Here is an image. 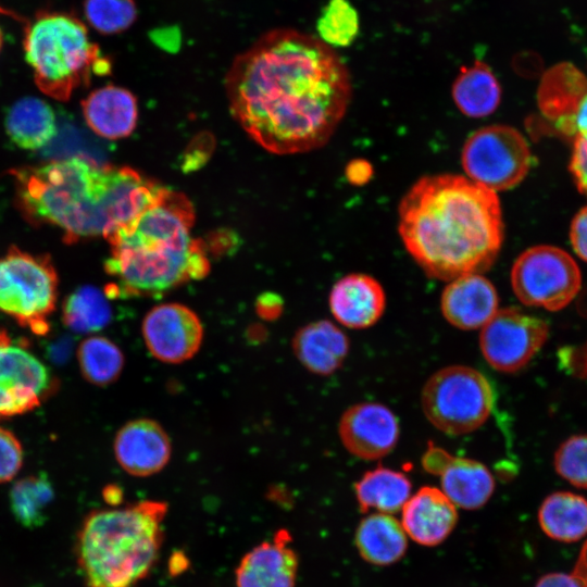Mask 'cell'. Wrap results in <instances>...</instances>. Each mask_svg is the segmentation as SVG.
Instances as JSON below:
<instances>
[{
  "label": "cell",
  "instance_id": "cell-41",
  "mask_svg": "<svg viewBox=\"0 0 587 587\" xmlns=\"http://www.w3.org/2000/svg\"><path fill=\"white\" fill-rule=\"evenodd\" d=\"M0 14L5 15V16H10V17H12L13 20H15L17 22L24 23L23 21H25V18L22 15L17 14L14 11L8 10L7 8H3L1 5H0Z\"/></svg>",
  "mask_w": 587,
  "mask_h": 587
},
{
  "label": "cell",
  "instance_id": "cell-9",
  "mask_svg": "<svg viewBox=\"0 0 587 587\" xmlns=\"http://www.w3.org/2000/svg\"><path fill=\"white\" fill-rule=\"evenodd\" d=\"M533 162L525 137L508 125H489L465 140L462 167L470 179L497 192L517 186Z\"/></svg>",
  "mask_w": 587,
  "mask_h": 587
},
{
  "label": "cell",
  "instance_id": "cell-42",
  "mask_svg": "<svg viewBox=\"0 0 587 587\" xmlns=\"http://www.w3.org/2000/svg\"><path fill=\"white\" fill-rule=\"evenodd\" d=\"M2 45H3V34H2V30L0 28V51H1Z\"/></svg>",
  "mask_w": 587,
  "mask_h": 587
},
{
  "label": "cell",
  "instance_id": "cell-5",
  "mask_svg": "<svg viewBox=\"0 0 587 587\" xmlns=\"http://www.w3.org/2000/svg\"><path fill=\"white\" fill-rule=\"evenodd\" d=\"M164 501L96 509L77 533L75 554L86 587H137L154 567L167 514Z\"/></svg>",
  "mask_w": 587,
  "mask_h": 587
},
{
  "label": "cell",
  "instance_id": "cell-20",
  "mask_svg": "<svg viewBox=\"0 0 587 587\" xmlns=\"http://www.w3.org/2000/svg\"><path fill=\"white\" fill-rule=\"evenodd\" d=\"M587 95V77L574 64L562 62L549 67L537 89L541 114L565 135L574 136L573 116Z\"/></svg>",
  "mask_w": 587,
  "mask_h": 587
},
{
  "label": "cell",
  "instance_id": "cell-36",
  "mask_svg": "<svg viewBox=\"0 0 587 587\" xmlns=\"http://www.w3.org/2000/svg\"><path fill=\"white\" fill-rule=\"evenodd\" d=\"M535 587H587V542L573 572L547 574Z\"/></svg>",
  "mask_w": 587,
  "mask_h": 587
},
{
  "label": "cell",
  "instance_id": "cell-21",
  "mask_svg": "<svg viewBox=\"0 0 587 587\" xmlns=\"http://www.w3.org/2000/svg\"><path fill=\"white\" fill-rule=\"evenodd\" d=\"M401 511V524L407 536L427 547L441 544L458 521L457 507L436 487L419 489Z\"/></svg>",
  "mask_w": 587,
  "mask_h": 587
},
{
  "label": "cell",
  "instance_id": "cell-32",
  "mask_svg": "<svg viewBox=\"0 0 587 587\" xmlns=\"http://www.w3.org/2000/svg\"><path fill=\"white\" fill-rule=\"evenodd\" d=\"M316 29L327 46L348 47L359 35V14L348 0H329L317 18Z\"/></svg>",
  "mask_w": 587,
  "mask_h": 587
},
{
  "label": "cell",
  "instance_id": "cell-17",
  "mask_svg": "<svg viewBox=\"0 0 587 587\" xmlns=\"http://www.w3.org/2000/svg\"><path fill=\"white\" fill-rule=\"evenodd\" d=\"M426 472L438 475L441 491L455 507L464 510L482 508L495 490V479L483 463L457 458L440 447L428 455Z\"/></svg>",
  "mask_w": 587,
  "mask_h": 587
},
{
  "label": "cell",
  "instance_id": "cell-10",
  "mask_svg": "<svg viewBox=\"0 0 587 587\" xmlns=\"http://www.w3.org/2000/svg\"><path fill=\"white\" fill-rule=\"evenodd\" d=\"M511 285L525 305L559 311L578 294L582 275L577 263L566 251L540 245L517 257L511 270Z\"/></svg>",
  "mask_w": 587,
  "mask_h": 587
},
{
  "label": "cell",
  "instance_id": "cell-37",
  "mask_svg": "<svg viewBox=\"0 0 587 587\" xmlns=\"http://www.w3.org/2000/svg\"><path fill=\"white\" fill-rule=\"evenodd\" d=\"M570 171L579 191L587 196V138L574 137Z\"/></svg>",
  "mask_w": 587,
  "mask_h": 587
},
{
  "label": "cell",
  "instance_id": "cell-4",
  "mask_svg": "<svg viewBox=\"0 0 587 587\" xmlns=\"http://www.w3.org/2000/svg\"><path fill=\"white\" fill-rule=\"evenodd\" d=\"M193 222L191 202L163 187L137 218L108 239L110 291L155 296L205 276L209 260L202 241L192 238Z\"/></svg>",
  "mask_w": 587,
  "mask_h": 587
},
{
  "label": "cell",
  "instance_id": "cell-26",
  "mask_svg": "<svg viewBox=\"0 0 587 587\" xmlns=\"http://www.w3.org/2000/svg\"><path fill=\"white\" fill-rule=\"evenodd\" d=\"M4 125L11 141L27 150L43 147L57 134L52 108L46 101L35 97L16 101L10 108Z\"/></svg>",
  "mask_w": 587,
  "mask_h": 587
},
{
  "label": "cell",
  "instance_id": "cell-23",
  "mask_svg": "<svg viewBox=\"0 0 587 587\" xmlns=\"http://www.w3.org/2000/svg\"><path fill=\"white\" fill-rule=\"evenodd\" d=\"M349 346L346 334L326 320L301 327L292 339V350L298 361L317 375H329L337 371L349 352Z\"/></svg>",
  "mask_w": 587,
  "mask_h": 587
},
{
  "label": "cell",
  "instance_id": "cell-30",
  "mask_svg": "<svg viewBox=\"0 0 587 587\" xmlns=\"http://www.w3.org/2000/svg\"><path fill=\"white\" fill-rule=\"evenodd\" d=\"M112 317L109 301L101 290L83 286L66 297L62 307L63 323L73 332L93 335Z\"/></svg>",
  "mask_w": 587,
  "mask_h": 587
},
{
  "label": "cell",
  "instance_id": "cell-1",
  "mask_svg": "<svg viewBox=\"0 0 587 587\" xmlns=\"http://www.w3.org/2000/svg\"><path fill=\"white\" fill-rule=\"evenodd\" d=\"M225 86L235 120L276 154L324 146L352 96L350 74L334 49L317 37L286 28L264 34L236 57Z\"/></svg>",
  "mask_w": 587,
  "mask_h": 587
},
{
  "label": "cell",
  "instance_id": "cell-18",
  "mask_svg": "<svg viewBox=\"0 0 587 587\" xmlns=\"http://www.w3.org/2000/svg\"><path fill=\"white\" fill-rule=\"evenodd\" d=\"M495 286L482 274H467L449 282L441 294L445 319L461 329L482 328L499 310Z\"/></svg>",
  "mask_w": 587,
  "mask_h": 587
},
{
  "label": "cell",
  "instance_id": "cell-31",
  "mask_svg": "<svg viewBox=\"0 0 587 587\" xmlns=\"http://www.w3.org/2000/svg\"><path fill=\"white\" fill-rule=\"evenodd\" d=\"M53 496L52 485L45 475H30L12 486L10 508L22 526L36 528L43 525Z\"/></svg>",
  "mask_w": 587,
  "mask_h": 587
},
{
  "label": "cell",
  "instance_id": "cell-14",
  "mask_svg": "<svg viewBox=\"0 0 587 587\" xmlns=\"http://www.w3.org/2000/svg\"><path fill=\"white\" fill-rule=\"evenodd\" d=\"M338 433L344 447L363 460L390 453L399 439V423L387 407L363 402L348 408L340 417Z\"/></svg>",
  "mask_w": 587,
  "mask_h": 587
},
{
  "label": "cell",
  "instance_id": "cell-25",
  "mask_svg": "<svg viewBox=\"0 0 587 587\" xmlns=\"http://www.w3.org/2000/svg\"><path fill=\"white\" fill-rule=\"evenodd\" d=\"M501 86L488 64L475 60L462 66L452 84V99L469 117L490 115L501 101Z\"/></svg>",
  "mask_w": 587,
  "mask_h": 587
},
{
  "label": "cell",
  "instance_id": "cell-38",
  "mask_svg": "<svg viewBox=\"0 0 587 587\" xmlns=\"http://www.w3.org/2000/svg\"><path fill=\"white\" fill-rule=\"evenodd\" d=\"M570 240L575 253L587 262V205L574 216L570 227Z\"/></svg>",
  "mask_w": 587,
  "mask_h": 587
},
{
  "label": "cell",
  "instance_id": "cell-7",
  "mask_svg": "<svg viewBox=\"0 0 587 587\" xmlns=\"http://www.w3.org/2000/svg\"><path fill=\"white\" fill-rule=\"evenodd\" d=\"M58 295V273L49 255L11 247L0 257V313L20 326L47 335Z\"/></svg>",
  "mask_w": 587,
  "mask_h": 587
},
{
  "label": "cell",
  "instance_id": "cell-2",
  "mask_svg": "<svg viewBox=\"0 0 587 587\" xmlns=\"http://www.w3.org/2000/svg\"><path fill=\"white\" fill-rule=\"evenodd\" d=\"M398 230L417 265L450 282L495 263L504 225L497 192L458 174L417 179L399 203Z\"/></svg>",
  "mask_w": 587,
  "mask_h": 587
},
{
  "label": "cell",
  "instance_id": "cell-16",
  "mask_svg": "<svg viewBox=\"0 0 587 587\" xmlns=\"http://www.w3.org/2000/svg\"><path fill=\"white\" fill-rule=\"evenodd\" d=\"M113 451L115 460L126 473L148 477L168 463L172 445L167 433L157 421L136 419L118 429Z\"/></svg>",
  "mask_w": 587,
  "mask_h": 587
},
{
  "label": "cell",
  "instance_id": "cell-29",
  "mask_svg": "<svg viewBox=\"0 0 587 587\" xmlns=\"http://www.w3.org/2000/svg\"><path fill=\"white\" fill-rule=\"evenodd\" d=\"M77 362L83 377L99 387L114 383L124 367V354L111 339L90 335L78 346Z\"/></svg>",
  "mask_w": 587,
  "mask_h": 587
},
{
  "label": "cell",
  "instance_id": "cell-22",
  "mask_svg": "<svg viewBox=\"0 0 587 587\" xmlns=\"http://www.w3.org/2000/svg\"><path fill=\"white\" fill-rule=\"evenodd\" d=\"M89 128L107 139H120L136 127L138 108L135 96L125 88L108 85L90 92L82 101Z\"/></svg>",
  "mask_w": 587,
  "mask_h": 587
},
{
  "label": "cell",
  "instance_id": "cell-8",
  "mask_svg": "<svg viewBox=\"0 0 587 587\" xmlns=\"http://www.w3.org/2000/svg\"><path fill=\"white\" fill-rule=\"evenodd\" d=\"M421 402L425 416L435 427L449 435H464L487 421L495 392L483 373L464 365H451L427 379Z\"/></svg>",
  "mask_w": 587,
  "mask_h": 587
},
{
  "label": "cell",
  "instance_id": "cell-34",
  "mask_svg": "<svg viewBox=\"0 0 587 587\" xmlns=\"http://www.w3.org/2000/svg\"><path fill=\"white\" fill-rule=\"evenodd\" d=\"M557 473L577 488H587V435L564 440L553 460Z\"/></svg>",
  "mask_w": 587,
  "mask_h": 587
},
{
  "label": "cell",
  "instance_id": "cell-28",
  "mask_svg": "<svg viewBox=\"0 0 587 587\" xmlns=\"http://www.w3.org/2000/svg\"><path fill=\"white\" fill-rule=\"evenodd\" d=\"M412 485L401 472L378 466L367 471L354 484L360 511L375 509L378 513H397L411 497Z\"/></svg>",
  "mask_w": 587,
  "mask_h": 587
},
{
  "label": "cell",
  "instance_id": "cell-12",
  "mask_svg": "<svg viewBox=\"0 0 587 587\" xmlns=\"http://www.w3.org/2000/svg\"><path fill=\"white\" fill-rule=\"evenodd\" d=\"M548 336L545 320L510 307L498 310L482 327L479 347L491 367L514 373L536 355Z\"/></svg>",
  "mask_w": 587,
  "mask_h": 587
},
{
  "label": "cell",
  "instance_id": "cell-3",
  "mask_svg": "<svg viewBox=\"0 0 587 587\" xmlns=\"http://www.w3.org/2000/svg\"><path fill=\"white\" fill-rule=\"evenodd\" d=\"M10 174L25 220L61 229L68 245L95 237L108 240L163 188L130 167L100 164L86 155L17 167Z\"/></svg>",
  "mask_w": 587,
  "mask_h": 587
},
{
  "label": "cell",
  "instance_id": "cell-15",
  "mask_svg": "<svg viewBox=\"0 0 587 587\" xmlns=\"http://www.w3.org/2000/svg\"><path fill=\"white\" fill-rule=\"evenodd\" d=\"M291 541L282 528L250 549L235 570L236 587H295L299 559Z\"/></svg>",
  "mask_w": 587,
  "mask_h": 587
},
{
  "label": "cell",
  "instance_id": "cell-27",
  "mask_svg": "<svg viewBox=\"0 0 587 587\" xmlns=\"http://www.w3.org/2000/svg\"><path fill=\"white\" fill-rule=\"evenodd\" d=\"M538 521L548 537L578 541L587 535V499L569 491L553 492L542 501Z\"/></svg>",
  "mask_w": 587,
  "mask_h": 587
},
{
  "label": "cell",
  "instance_id": "cell-35",
  "mask_svg": "<svg viewBox=\"0 0 587 587\" xmlns=\"http://www.w3.org/2000/svg\"><path fill=\"white\" fill-rule=\"evenodd\" d=\"M24 452L20 439L0 426V484L12 480L23 465Z\"/></svg>",
  "mask_w": 587,
  "mask_h": 587
},
{
  "label": "cell",
  "instance_id": "cell-24",
  "mask_svg": "<svg viewBox=\"0 0 587 587\" xmlns=\"http://www.w3.org/2000/svg\"><path fill=\"white\" fill-rule=\"evenodd\" d=\"M355 547L366 562L390 565L404 555L408 538L400 521L391 514L376 512L360 522Z\"/></svg>",
  "mask_w": 587,
  "mask_h": 587
},
{
  "label": "cell",
  "instance_id": "cell-13",
  "mask_svg": "<svg viewBox=\"0 0 587 587\" xmlns=\"http://www.w3.org/2000/svg\"><path fill=\"white\" fill-rule=\"evenodd\" d=\"M141 333L149 352L157 360L171 364L191 359L203 339L199 316L182 303L153 307L142 320Z\"/></svg>",
  "mask_w": 587,
  "mask_h": 587
},
{
  "label": "cell",
  "instance_id": "cell-39",
  "mask_svg": "<svg viewBox=\"0 0 587 587\" xmlns=\"http://www.w3.org/2000/svg\"><path fill=\"white\" fill-rule=\"evenodd\" d=\"M373 175L372 165L362 159L352 160L347 164L346 177L354 186L366 184Z\"/></svg>",
  "mask_w": 587,
  "mask_h": 587
},
{
  "label": "cell",
  "instance_id": "cell-11",
  "mask_svg": "<svg viewBox=\"0 0 587 587\" xmlns=\"http://www.w3.org/2000/svg\"><path fill=\"white\" fill-rule=\"evenodd\" d=\"M57 388V378L26 342L0 329V420L37 409Z\"/></svg>",
  "mask_w": 587,
  "mask_h": 587
},
{
  "label": "cell",
  "instance_id": "cell-6",
  "mask_svg": "<svg viewBox=\"0 0 587 587\" xmlns=\"http://www.w3.org/2000/svg\"><path fill=\"white\" fill-rule=\"evenodd\" d=\"M23 49L37 87L59 101L68 100L93 74H107L111 67L86 25L65 12H38L26 23Z\"/></svg>",
  "mask_w": 587,
  "mask_h": 587
},
{
  "label": "cell",
  "instance_id": "cell-19",
  "mask_svg": "<svg viewBox=\"0 0 587 587\" xmlns=\"http://www.w3.org/2000/svg\"><path fill=\"white\" fill-rule=\"evenodd\" d=\"M386 307L384 288L367 274L353 273L340 278L329 294V309L341 325L362 329L374 325Z\"/></svg>",
  "mask_w": 587,
  "mask_h": 587
},
{
  "label": "cell",
  "instance_id": "cell-33",
  "mask_svg": "<svg viewBox=\"0 0 587 587\" xmlns=\"http://www.w3.org/2000/svg\"><path fill=\"white\" fill-rule=\"evenodd\" d=\"M135 0H85L84 14L87 23L103 35L127 30L137 18Z\"/></svg>",
  "mask_w": 587,
  "mask_h": 587
},
{
  "label": "cell",
  "instance_id": "cell-40",
  "mask_svg": "<svg viewBox=\"0 0 587 587\" xmlns=\"http://www.w3.org/2000/svg\"><path fill=\"white\" fill-rule=\"evenodd\" d=\"M573 132L574 137L587 138V95L579 103L573 116Z\"/></svg>",
  "mask_w": 587,
  "mask_h": 587
}]
</instances>
